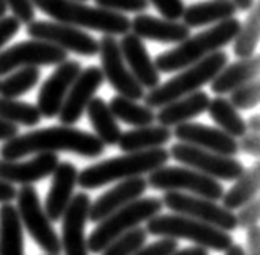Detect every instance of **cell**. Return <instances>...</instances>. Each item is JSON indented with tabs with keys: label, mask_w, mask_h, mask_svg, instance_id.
I'll return each mask as SVG.
<instances>
[{
	"label": "cell",
	"mask_w": 260,
	"mask_h": 255,
	"mask_svg": "<svg viewBox=\"0 0 260 255\" xmlns=\"http://www.w3.org/2000/svg\"><path fill=\"white\" fill-rule=\"evenodd\" d=\"M105 145L95 134L78 130L75 126H50L42 130L18 134L13 139L5 141L0 147L2 160H20L36 153H57L71 152L76 155L95 158L101 157Z\"/></svg>",
	"instance_id": "obj_1"
},
{
	"label": "cell",
	"mask_w": 260,
	"mask_h": 255,
	"mask_svg": "<svg viewBox=\"0 0 260 255\" xmlns=\"http://www.w3.org/2000/svg\"><path fill=\"white\" fill-rule=\"evenodd\" d=\"M34 8L50 16L53 21L92 29L109 36H123L131 31V20L123 13L109 12L76 0H31Z\"/></svg>",
	"instance_id": "obj_2"
},
{
	"label": "cell",
	"mask_w": 260,
	"mask_h": 255,
	"mask_svg": "<svg viewBox=\"0 0 260 255\" xmlns=\"http://www.w3.org/2000/svg\"><path fill=\"white\" fill-rule=\"evenodd\" d=\"M241 21L238 18H230L215 26H210L199 34L189 36L187 39L178 44V47L160 53L155 57L154 65L158 73H175L181 71L194 63L204 60L210 53L221 50L225 45L233 42L239 29Z\"/></svg>",
	"instance_id": "obj_3"
},
{
	"label": "cell",
	"mask_w": 260,
	"mask_h": 255,
	"mask_svg": "<svg viewBox=\"0 0 260 255\" xmlns=\"http://www.w3.org/2000/svg\"><path fill=\"white\" fill-rule=\"evenodd\" d=\"M170 153L164 147L131 152L121 157H113L84 168L78 173V184L83 189H99L105 184L138 178L167 165Z\"/></svg>",
	"instance_id": "obj_4"
},
{
	"label": "cell",
	"mask_w": 260,
	"mask_h": 255,
	"mask_svg": "<svg viewBox=\"0 0 260 255\" xmlns=\"http://www.w3.org/2000/svg\"><path fill=\"white\" fill-rule=\"evenodd\" d=\"M226 63H228V55L225 52L221 50L213 52L204 60L181 70L175 78L168 79L167 83L150 89L142 100H144L146 107L154 110V108L164 107L176 99L189 95L196 92V90H199L202 86L209 84Z\"/></svg>",
	"instance_id": "obj_5"
},
{
	"label": "cell",
	"mask_w": 260,
	"mask_h": 255,
	"mask_svg": "<svg viewBox=\"0 0 260 255\" xmlns=\"http://www.w3.org/2000/svg\"><path fill=\"white\" fill-rule=\"evenodd\" d=\"M147 234L162 236L170 239H186L199 247L215 252H226L235 239L226 231L213 228L207 223L192 220L184 215H155L147 220Z\"/></svg>",
	"instance_id": "obj_6"
},
{
	"label": "cell",
	"mask_w": 260,
	"mask_h": 255,
	"mask_svg": "<svg viewBox=\"0 0 260 255\" xmlns=\"http://www.w3.org/2000/svg\"><path fill=\"white\" fill-rule=\"evenodd\" d=\"M162 199L158 197H146L136 199L128 205L121 207L120 210L113 212L91 233L87 239V249L91 253H101L107 245L120 238L124 233H128L134 228H138L142 221L150 220L162 210Z\"/></svg>",
	"instance_id": "obj_7"
},
{
	"label": "cell",
	"mask_w": 260,
	"mask_h": 255,
	"mask_svg": "<svg viewBox=\"0 0 260 255\" xmlns=\"http://www.w3.org/2000/svg\"><path fill=\"white\" fill-rule=\"evenodd\" d=\"M147 186L158 190H176L199 196L217 202L225 194L223 187L217 179H213L204 173H199L187 167H160L149 173Z\"/></svg>",
	"instance_id": "obj_8"
},
{
	"label": "cell",
	"mask_w": 260,
	"mask_h": 255,
	"mask_svg": "<svg viewBox=\"0 0 260 255\" xmlns=\"http://www.w3.org/2000/svg\"><path fill=\"white\" fill-rule=\"evenodd\" d=\"M16 210L23 226L44 252L49 255H58L61 252L58 234L53 230L41 204L38 190L32 186H23L16 193Z\"/></svg>",
	"instance_id": "obj_9"
},
{
	"label": "cell",
	"mask_w": 260,
	"mask_h": 255,
	"mask_svg": "<svg viewBox=\"0 0 260 255\" xmlns=\"http://www.w3.org/2000/svg\"><path fill=\"white\" fill-rule=\"evenodd\" d=\"M162 204L168 210L178 215H184L192 218V220L207 223L221 231L231 233L238 230L236 215L233 213V210H228L213 200L186 193H176V190H167L162 197Z\"/></svg>",
	"instance_id": "obj_10"
},
{
	"label": "cell",
	"mask_w": 260,
	"mask_h": 255,
	"mask_svg": "<svg viewBox=\"0 0 260 255\" xmlns=\"http://www.w3.org/2000/svg\"><path fill=\"white\" fill-rule=\"evenodd\" d=\"M168 153L170 158H175L178 163H183L184 167L204 173L213 179L236 181L246 170L243 163L235 157H225L184 142L173 144Z\"/></svg>",
	"instance_id": "obj_11"
},
{
	"label": "cell",
	"mask_w": 260,
	"mask_h": 255,
	"mask_svg": "<svg viewBox=\"0 0 260 255\" xmlns=\"http://www.w3.org/2000/svg\"><path fill=\"white\" fill-rule=\"evenodd\" d=\"M26 33L31 39L49 42L65 52H73L83 57H94L99 53V39L65 23L32 20L26 26Z\"/></svg>",
	"instance_id": "obj_12"
},
{
	"label": "cell",
	"mask_w": 260,
	"mask_h": 255,
	"mask_svg": "<svg viewBox=\"0 0 260 255\" xmlns=\"http://www.w3.org/2000/svg\"><path fill=\"white\" fill-rule=\"evenodd\" d=\"M99 53H101V70L104 79L109 81V84L118 92V95L136 100V102L144 99V87L138 83V79L133 76V73L124 63L120 44L115 39V36L104 34V38L99 41Z\"/></svg>",
	"instance_id": "obj_13"
},
{
	"label": "cell",
	"mask_w": 260,
	"mask_h": 255,
	"mask_svg": "<svg viewBox=\"0 0 260 255\" xmlns=\"http://www.w3.org/2000/svg\"><path fill=\"white\" fill-rule=\"evenodd\" d=\"M68 60V52L42 41H24L0 52V76L24 67H52Z\"/></svg>",
	"instance_id": "obj_14"
},
{
	"label": "cell",
	"mask_w": 260,
	"mask_h": 255,
	"mask_svg": "<svg viewBox=\"0 0 260 255\" xmlns=\"http://www.w3.org/2000/svg\"><path fill=\"white\" fill-rule=\"evenodd\" d=\"M91 197L86 193H78L61 216V250L65 255H89L86 239V223L91 208Z\"/></svg>",
	"instance_id": "obj_15"
},
{
	"label": "cell",
	"mask_w": 260,
	"mask_h": 255,
	"mask_svg": "<svg viewBox=\"0 0 260 255\" xmlns=\"http://www.w3.org/2000/svg\"><path fill=\"white\" fill-rule=\"evenodd\" d=\"M104 75L101 67H87L81 70V73L71 84L65 102L58 112V120L65 126H73L81 120L83 113L86 112L87 104L91 99L95 97V92L104 84Z\"/></svg>",
	"instance_id": "obj_16"
},
{
	"label": "cell",
	"mask_w": 260,
	"mask_h": 255,
	"mask_svg": "<svg viewBox=\"0 0 260 255\" xmlns=\"http://www.w3.org/2000/svg\"><path fill=\"white\" fill-rule=\"evenodd\" d=\"M83 67L78 60H65L63 63L57 65L55 71L46 79L42 84L39 95H38V110L41 112V116L46 118H55L58 116V112L61 105L65 102V97L71 84L81 73Z\"/></svg>",
	"instance_id": "obj_17"
},
{
	"label": "cell",
	"mask_w": 260,
	"mask_h": 255,
	"mask_svg": "<svg viewBox=\"0 0 260 255\" xmlns=\"http://www.w3.org/2000/svg\"><path fill=\"white\" fill-rule=\"evenodd\" d=\"M172 133L179 142L189 144L213 153H220L225 157H235L239 152L238 139L231 138L230 134L213 126L187 121L175 126V131Z\"/></svg>",
	"instance_id": "obj_18"
},
{
	"label": "cell",
	"mask_w": 260,
	"mask_h": 255,
	"mask_svg": "<svg viewBox=\"0 0 260 255\" xmlns=\"http://www.w3.org/2000/svg\"><path fill=\"white\" fill-rule=\"evenodd\" d=\"M58 163L57 153H36L34 158L26 162L0 158V179L10 184L31 186L52 176Z\"/></svg>",
	"instance_id": "obj_19"
},
{
	"label": "cell",
	"mask_w": 260,
	"mask_h": 255,
	"mask_svg": "<svg viewBox=\"0 0 260 255\" xmlns=\"http://www.w3.org/2000/svg\"><path fill=\"white\" fill-rule=\"evenodd\" d=\"M147 179L142 176L120 181L118 184H115L112 189L104 193L95 202H91L87 220L94 223L102 221L104 218L112 215L113 212L120 210L121 207L139 199L147 190Z\"/></svg>",
	"instance_id": "obj_20"
},
{
	"label": "cell",
	"mask_w": 260,
	"mask_h": 255,
	"mask_svg": "<svg viewBox=\"0 0 260 255\" xmlns=\"http://www.w3.org/2000/svg\"><path fill=\"white\" fill-rule=\"evenodd\" d=\"M120 44V50L126 67L138 79V83L144 89H154L160 84V73L157 71L154 60L150 58L142 39L131 31L123 34Z\"/></svg>",
	"instance_id": "obj_21"
},
{
	"label": "cell",
	"mask_w": 260,
	"mask_h": 255,
	"mask_svg": "<svg viewBox=\"0 0 260 255\" xmlns=\"http://www.w3.org/2000/svg\"><path fill=\"white\" fill-rule=\"evenodd\" d=\"M78 170L71 162H61L52 173V184L46 197V215L50 221H60L75 196Z\"/></svg>",
	"instance_id": "obj_22"
},
{
	"label": "cell",
	"mask_w": 260,
	"mask_h": 255,
	"mask_svg": "<svg viewBox=\"0 0 260 255\" xmlns=\"http://www.w3.org/2000/svg\"><path fill=\"white\" fill-rule=\"evenodd\" d=\"M131 33L136 34L139 39L164 44H179L191 36V28H187L181 21H172L147 13H138L134 20H131Z\"/></svg>",
	"instance_id": "obj_23"
},
{
	"label": "cell",
	"mask_w": 260,
	"mask_h": 255,
	"mask_svg": "<svg viewBox=\"0 0 260 255\" xmlns=\"http://www.w3.org/2000/svg\"><path fill=\"white\" fill-rule=\"evenodd\" d=\"M260 75V57L254 55L249 58H239L238 61L226 63L218 75L210 81V89L217 95H225L233 92L249 81L258 79Z\"/></svg>",
	"instance_id": "obj_24"
},
{
	"label": "cell",
	"mask_w": 260,
	"mask_h": 255,
	"mask_svg": "<svg viewBox=\"0 0 260 255\" xmlns=\"http://www.w3.org/2000/svg\"><path fill=\"white\" fill-rule=\"evenodd\" d=\"M210 102L209 94L202 92V90H196V92L184 95L181 99H176L164 107H160V112L155 115V120L158 124L172 128L194 120L196 116L207 112V107Z\"/></svg>",
	"instance_id": "obj_25"
},
{
	"label": "cell",
	"mask_w": 260,
	"mask_h": 255,
	"mask_svg": "<svg viewBox=\"0 0 260 255\" xmlns=\"http://www.w3.org/2000/svg\"><path fill=\"white\" fill-rule=\"evenodd\" d=\"M238 13L233 0H207V2L192 4L184 7L181 20L187 28H199V26L217 24L230 18H235Z\"/></svg>",
	"instance_id": "obj_26"
},
{
	"label": "cell",
	"mask_w": 260,
	"mask_h": 255,
	"mask_svg": "<svg viewBox=\"0 0 260 255\" xmlns=\"http://www.w3.org/2000/svg\"><path fill=\"white\" fill-rule=\"evenodd\" d=\"M173 138V133L170 128L162 124H149L136 128L126 133H121L118 139V147L124 153L131 152H142L149 149H158L164 147Z\"/></svg>",
	"instance_id": "obj_27"
},
{
	"label": "cell",
	"mask_w": 260,
	"mask_h": 255,
	"mask_svg": "<svg viewBox=\"0 0 260 255\" xmlns=\"http://www.w3.org/2000/svg\"><path fill=\"white\" fill-rule=\"evenodd\" d=\"M0 255H24L23 223L12 202L0 205Z\"/></svg>",
	"instance_id": "obj_28"
},
{
	"label": "cell",
	"mask_w": 260,
	"mask_h": 255,
	"mask_svg": "<svg viewBox=\"0 0 260 255\" xmlns=\"http://www.w3.org/2000/svg\"><path fill=\"white\" fill-rule=\"evenodd\" d=\"M86 113L91 121L95 136L104 145H116L121 136L120 124L113 116L109 104L102 97H92L86 107Z\"/></svg>",
	"instance_id": "obj_29"
},
{
	"label": "cell",
	"mask_w": 260,
	"mask_h": 255,
	"mask_svg": "<svg viewBox=\"0 0 260 255\" xmlns=\"http://www.w3.org/2000/svg\"><path fill=\"white\" fill-rule=\"evenodd\" d=\"M258 189H260V165L255 163L249 170H244V173L235 181L231 189H228L223 194L221 197L223 207L228 208V210L241 208L249 200H252L254 197L258 196Z\"/></svg>",
	"instance_id": "obj_30"
},
{
	"label": "cell",
	"mask_w": 260,
	"mask_h": 255,
	"mask_svg": "<svg viewBox=\"0 0 260 255\" xmlns=\"http://www.w3.org/2000/svg\"><path fill=\"white\" fill-rule=\"evenodd\" d=\"M207 112L218 130L230 134L231 138L241 139L247 133V126L246 121L243 120V116L231 105L230 100L223 95H218L210 100Z\"/></svg>",
	"instance_id": "obj_31"
},
{
	"label": "cell",
	"mask_w": 260,
	"mask_h": 255,
	"mask_svg": "<svg viewBox=\"0 0 260 255\" xmlns=\"http://www.w3.org/2000/svg\"><path fill=\"white\" fill-rule=\"evenodd\" d=\"M260 39V2L255 0L250 7L249 15L233 39V52L239 58H249L255 55V49Z\"/></svg>",
	"instance_id": "obj_32"
},
{
	"label": "cell",
	"mask_w": 260,
	"mask_h": 255,
	"mask_svg": "<svg viewBox=\"0 0 260 255\" xmlns=\"http://www.w3.org/2000/svg\"><path fill=\"white\" fill-rule=\"evenodd\" d=\"M109 107L116 120L131 124L134 128L149 126V124H154L155 121V113L152 108L141 105L136 100L126 99L123 95H115L110 100Z\"/></svg>",
	"instance_id": "obj_33"
},
{
	"label": "cell",
	"mask_w": 260,
	"mask_h": 255,
	"mask_svg": "<svg viewBox=\"0 0 260 255\" xmlns=\"http://www.w3.org/2000/svg\"><path fill=\"white\" fill-rule=\"evenodd\" d=\"M41 112L29 102L0 97V120L16 126H36L41 123Z\"/></svg>",
	"instance_id": "obj_34"
},
{
	"label": "cell",
	"mask_w": 260,
	"mask_h": 255,
	"mask_svg": "<svg viewBox=\"0 0 260 255\" xmlns=\"http://www.w3.org/2000/svg\"><path fill=\"white\" fill-rule=\"evenodd\" d=\"M41 71L36 67H24L12 71L0 81V94L7 99H16L28 94L29 90L39 83Z\"/></svg>",
	"instance_id": "obj_35"
},
{
	"label": "cell",
	"mask_w": 260,
	"mask_h": 255,
	"mask_svg": "<svg viewBox=\"0 0 260 255\" xmlns=\"http://www.w3.org/2000/svg\"><path fill=\"white\" fill-rule=\"evenodd\" d=\"M147 231L144 228H134V230L124 233L116 238L101 252L102 255H133L138 252L142 245H146Z\"/></svg>",
	"instance_id": "obj_36"
},
{
	"label": "cell",
	"mask_w": 260,
	"mask_h": 255,
	"mask_svg": "<svg viewBox=\"0 0 260 255\" xmlns=\"http://www.w3.org/2000/svg\"><path fill=\"white\" fill-rule=\"evenodd\" d=\"M230 102L236 110H250L260 102V81L254 79L230 92Z\"/></svg>",
	"instance_id": "obj_37"
},
{
	"label": "cell",
	"mask_w": 260,
	"mask_h": 255,
	"mask_svg": "<svg viewBox=\"0 0 260 255\" xmlns=\"http://www.w3.org/2000/svg\"><path fill=\"white\" fill-rule=\"evenodd\" d=\"M97 7L116 13H144L149 8L147 0H94Z\"/></svg>",
	"instance_id": "obj_38"
},
{
	"label": "cell",
	"mask_w": 260,
	"mask_h": 255,
	"mask_svg": "<svg viewBox=\"0 0 260 255\" xmlns=\"http://www.w3.org/2000/svg\"><path fill=\"white\" fill-rule=\"evenodd\" d=\"M258 220H260V200L258 197H254L252 200H249L247 204H244L239 208V213L236 215V221H238V228L249 230V228L257 226Z\"/></svg>",
	"instance_id": "obj_39"
},
{
	"label": "cell",
	"mask_w": 260,
	"mask_h": 255,
	"mask_svg": "<svg viewBox=\"0 0 260 255\" xmlns=\"http://www.w3.org/2000/svg\"><path fill=\"white\" fill-rule=\"evenodd\" d=\"M165 20L179 21L184 12L183 0H147Z\"/></svg>",
	"instance_id": "obj_40"
},
{
	"label": "cell",
	"mask_w": 260,
	"mask_h": 255,
	"mask_svg": "<svg viewBox=\"0 0 260 255\" xmlns=\"http://www.w3.org/2000/svg\"><path fill=\"white\" fill-rule=\"evenodd\" d=\"M4 2L21 24H28L36 20V8L31 0H4Z\"/></svg>",
	"instance_id": "obj_41"
},
{
	"label": "cell",
	"mask_w": 260,
	"mask_h": 255,
	"mask_svg": "<svg viewBox=\"0 0 260 255\" xmlns=\"http://www.w3.org/2000/svg\"><path fill=\"white\" fill-rule=\"evenodd\" d=\"M175 250H178V241L164 238L149 245H142V247L138 252H134L133 255H172Z\"/></svg>",
	"instance_id": "obj_42"
},
{
	"label": "cell",
	"mask_w": 260,
	"mask_h": 255,
	"mask_svg": "<svg viewBox=\"0 0 260 255\" xmlns=\"http://www.w3.org/2000/svg\"><path fill=\"white\" fill-rule=\"evenodd\" d=\"M20 28L21 23L13 15H5L4 18H0V52H2L4 45L20 31Z\"/></svg>",
	"instance_id": "obj_43"
},
{
	"label": "cell",
	"mask_w": 260,
	"mask_h": 255,
	"mask_svg": "<svg viewBox=\"0 0 260 255\" xmlns=\"http://www.w3.org/2000/svg\"><path fill=\"white\" fill-rule=\"evenodd\" d=\"M239 145V150H243L246 153L252 157H258L260 153V138H258V133H250L247 131L243 138H241V142H238Z\"/></svg>",
	"instance_id": "obj_44"
},
{
	"label": "cell",
	"mask_w": 260,
	"mask_h": 255,
	"mask_svg": "<svg viewBox=\"0 0 260 255\" xmlns=\"http://www.w3.org/2000/svg\"><path fill=\"white\" fill-rule=\"evenodd\" d=\"M247 250H244V255H260V228L252 226L247 230Z\"/></svg>",
	"instance_id": "obj_45"
},
{
	"label": "cell",
	"mask_w": 260,
	"mask_h": 255,
	"mask_svg": "<svg viewBox=\"0 0 260 255\" xmlns=\"http://www.w3.org/2000/svg\"><path fill=\"white\" fill-rule=\"evenodd\" d=\"M16 193L18 190L13 187V184L5 183V181L0 179V204L13 202V200L16 199Z\"/></svg>",
	"instance_id": "obj_46"
},
{
	"label": "cell",
	"mask_w": 260,
	"mask_h": 255,
	"mask_svg": "<svg viewBox=\"0 0 260 255\" xmlns=\"http://www.w3.org/2000/svg\"><path fill=\"white\" fill-rule=\"evenodd\" d=\"M18 136V126L0 120V141H10Z\"/></svg>",
	"instance_id": "obj_47"
},
{
	"label": "cell",
	"mask_w": 260,
	"mask_h": 255,
	"mask_svg": "<svg viewBox=\"0 0 260 255\" xmlns=\"http://www.w3.org/2000/svg\"><path fill=\"white\" fill-rule=\"evenodd\" d=\"M172 255H209V252H207V249L196 245V247H187V249H181V250H175Z\"/></svg>",
	"instance_id": "obj_48"
},
{
	"label": "cell",
	"mask_w": 260,
	"mask_h": 255,
	"mask_svg": "<svg viewBox=\"0 0 260 255\" xmlns=\"http://www.w3.org/2000/svg\"><path fill=\"white\" fill-rule=\"evenodd\" d=\"M246 126H247V131H250V133H258L260 131V116L258 115L250 116L249 120L246 121Z\"/></svg>",
	"instance_id": "obj_49"
},
{
	"label": "cell",
	"mask_w": 260,
	"mask_h": 255,
	"mask_svg": "<svg viewBox=\"0 0 260 255\" xmlns=\"http://www.w3.org/2000/svg\"><path fill=\"white\" fill-rule=\"evenodd\" d=\"M254 2H255V0H233V4H235L236 8H238V10H241V12L250 10V7L254 5Z\"/></svg>",
	"instance_id": "obj_50"
},
{
	"label": "cell",
	"mask_w": 260,
	"mask_h": 255,
	"mask_svg": "<svg viewBox=\"0 0 260 255\" xmlns=\"http://www.w3.org/2000/svg\"><path fill=\"white\" fill-rule=\"evenodd\" d=\"M225 255H244V249H243V245H239V244H233L231 247L226 250Z\"/></svg>",
	"instance_id": "obj_51"
},
{
	"label": "cell",
	"mask_w": 260,
	"mask_h": 255,
	"mask_svg": "<svg viewBox=\"0 0 260 255\" xmlns=\"http://www.w3.org/2000/svg\"><path fill=\"white\" fill-rule=\"evenodd\" d=\"M8 12V8H7V4L4 2V0H0V18H4Z\"/></svg>",
	"instance_id": "obj_52"
},
{
	"label": "cell",
	"mask_w": 260,
	"mask_h": 255,
	"mask_svg": "<svg viewBox=\"0 0 260 255\" xmlns=\"http://www.w3.org/2000/svg\"><path fill=\"white\" fill-rule=\"evenodd\" d=\"M76 2H86V0H76Z\"/></svg>",
	"instance_id": "obj_53"
}]
</instances>
